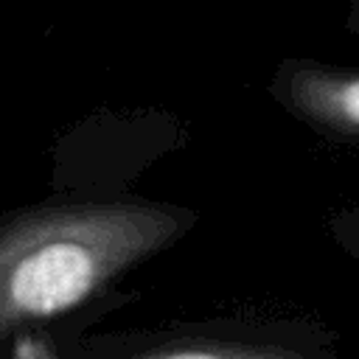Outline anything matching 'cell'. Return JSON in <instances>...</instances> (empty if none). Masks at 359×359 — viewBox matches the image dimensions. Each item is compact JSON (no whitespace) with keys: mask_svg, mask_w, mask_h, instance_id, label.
Masks as SVG:
<instances>
[{"mask_svg":"<svg viewBox=\"0 0 359 359\" xmlns=\"http://www.w3.org/2000/svg\"><path fill=\"white\" fill-rule=\"evenodd\" d=\"M191 222V210L140 199L67 202L17 216L0 230V337L93 300Z\"/></svg>","mask_w":359,"mask_h":359,"instance_id":"1","label":"cell"},{"mask_svg":"<svg viewBox=\"0 0 359 359\" xmlns=\"http://www.w3.org/2000/svg\"><path fill=\"white\" fill-rule=\"evenodd\" d=\"M334 348L309 325H205L160 334L109 359H331Z\"/></svg>","mask_w":359,"mask_h":359,"instance_id":"2","label":"cell"},{"mask_svg":"<svg viewBox=\"0 0 359 359\" xmlns=\"http://www.w3.org/2000/svg\"><path fill=\"white\" fill-rule=\"evenodd\" d=\"M278 104L314 132L359 146V70L286 59L269 84Z\"/></svg>","mask_w":359,"mask_h":359,"instance_id":"3","label":"cell"},{"mask_svg":"<svg viewBox=\"0 0 359 359\" xmlns=\"http://www.w3.org/2000/svg\"><path fill=\"white\" fill-rule=\"evenodd\" d=\"M334 236H337V241L359 261V210L342 213V216L337 219V224H334Z\"/></svg>","mask_w":359,"mask_h":359,"instance_id":"4","label":"cell"},{"mask_svg":"<svg viewBox=\"0 0 359 359\" xmlns=\"http://www.w3.org/2000/svg\"><path fill=\"white\" fill-rule=\"evenodd\" d=\"M348 6H351V14H353V22L351 25L359 31V0H348Z\"/></svg>","mask_w":359,"mask_h":359,"instance_id":"5","label":"cell"}]
</instances>
